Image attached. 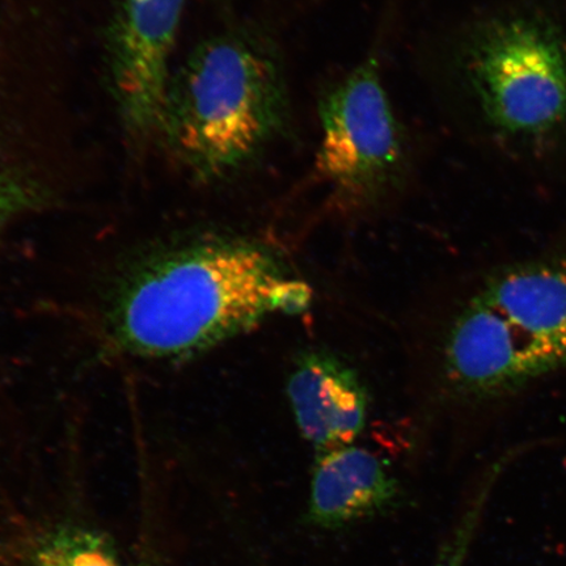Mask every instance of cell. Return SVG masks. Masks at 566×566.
I'll return each instance as SVG.
<instances>
[{"label": "cell", "mask_w": 566, "mask_h": 566, "mask_svg": "<svg viewBox=\"0 0 566 566\" xmlns=\"http://www.w3.org/2000/svg\"><path fill=\"white\" fill-rule=\"evenodd\" d=\"M511 462L512 458H501L485 471L483 478L479 480L476 486L467 495L463 505L460 506L459 513L452 521L448 534L443 536L441 546L438 547L434 560L430 566H465L494 486Z\"/></svg>", "instance_id": "obj_10"}, {"label": "cell", "mask_w": 566, "mask_h": 566, "mask_svg": "<svg viewBox=\"0 0 566 566\" xmlns=\"http://www.w3.org/2000/svg\"><path fill=\"white\" fill-rule=\"evenodd\" d=\"M527 386L566 367V252L501 269L478 293Z\"/></svg>", "instance_id": "obj_6"}, {"label": "cell", "mask_w": 566, "mask_h": 566, "mask_svg": "<svg viewBox=\"0 0 566 566\" xmlns=\"http://www.w3.org/2000/svg\"><path fill=\"white\" fill-rule=\"evenodd\" d=\"M399 484L384 460L356 444L316 454L307 520L336 530L388 511Z\"/></svg>", "instance_id": "obj_8"}, {"label": "cell", "mask_w": 566, "mask_h": 566, "mask_svg": "<svg viewBox=\"0 0 566 566\" xmlns=\"http://www.w3.org/2000/svg\"><path fill=\"white\" fill-rule=\"evenodd\" d=\"M187 0H117L105 38L119 122L136 144L157 137Z\"/></svg>", "instance_id": "obj_5"}, {"label": "cell", "mask_w": 566, "mask_h": 566, "mask_svg": "<svg viewBox=\"0 0 566 566\" xmlns=\"http://www.w3.org/2000/svg\"><path fill=\"white\" fill-rule=\"evenodd\" d=\"M467 86L488 125L534 140L566 130V34L535 13L486 20L462 51Z\"/></svg>", "instance_id": "obj_3"}, {"label": "cell", "mask_w": 566, "mask_h": 566, "mask_svg": "<svg viewBox=\"0 0 566 566\" xmlns=\"http://www.w3.org/2000/svg\"><path fill=\"white\" fill-rule=\"evenodd\" d=\"M313 302L275 253L244 238H208L159 254L113 300L118 348L146 358H188L258 327L269 315H300Z\"/></svg>", "instance_id": "obj_1"}, {"label": "cell", "mask_w": 566, "mask_h": 566, "mask_svg": "<svg viewBox=\"0 0 566 566\" xmlns=\"http://www.w3.org/2000/svg\"><path fill=\"white\" fill-rule=\"evenodd\" d=\"M44 200L42 190L30 177L0 165V235L12 221Z\"/></svg>", "instance_id": "obj_11"}, {"label": "cell", "mask_w": 566, "mask_h": 566, "mask_svg": "<svg viewBox=\"0 0 566 566\" xmlns=\"http://www.w3.org/2000/svg\"><path fill=\"white\" fill-rule=\"evenodd\" d=\"M27 566H124L105 535L83 526H61L42 536Z\"/></svg>", "instance_id": "obj_9"}, {"label": "cell", "mask_w": 566, "mask_h": 566, "mask_svg": "<svg viewBox=\"0 0 566 566\" xmlns=\"http://www.w3.org/2000/svg\"><path fill=\"white\" fill-rule=\"evenodd\" d=\"M292 126L279 45L240 25L201 41L172 69L155 138L193 179L212 184L258 165Z\"/></svg>", "instance_id": "obj_2"}, {"label": "cell", "mask_w": 566, "mask_h": 566, "mask_svg": "<svg viewBox=\"0 0 566 566\" xmlns=\"http://www.w3.org/2000/svg\"><path fill=\"white\" fill-rule=\"evenodd\" d=\"M316 171L339 207H377L405 182L409 150L379 61L367 56L317 102Z\"/></svg>", "instance_id": "obj_4"}, {"label": "cell", "mask_w": 566, "mask_h": 566, "mask_svg": "<svg viewBox=\"0 0 566 566\" xmlns=\"http://www.w3.org/2000/svg\"><path fill=\"white\" fill-rule=\"evenodd\" d=\"M286 391L296 424L316 454L353 444L363 433L369 408L365 386L334 354L303 353L290 373Z\"/></svg>", "instance_id": "obj_7"}]
</instances>
